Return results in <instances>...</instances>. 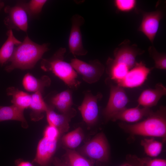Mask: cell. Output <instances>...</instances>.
Listing matches in <instances>:
<instances>
[{
  "label": "cell",
  "mask_w": 166,
  "mask_h": 166,
  "mask_svg": "<svg viewBox=\"0 0 166 166\" xmlns=\"http://www.w3.org/2000/svg\"><path fill=\"white\" fill-rule=\"evenodd\" d=\"M120 127L132 134L161 137L166 136V108L161 106L144 120L134 124L121 123Z\"/></svg>",
  "instance_id": "7a4b0ae2"
},
{
  "label": "cell",
  "mask_w": 166,
  "mask_h": 166,
  "mask_svg": "<svg viewBox=\"0 0 166 166\" xmlns=\"http://www.w3.org/2000/svg\"><path fill=\"white\" fill-rule=\"evenodd\" d=\"M60 134L57 128L48 125L44 131L43 137L51 140H57Z\"/></svg>",
  "instance_id": "4dcf8cb0"
},
{
  "label": "cell",
  "mask_w": 166,
  "mask_h": 166,
  "mask_svg": "<svg viewBox=\"0 0 166 166\" xmlns=\"http://www.w3.org/2000/svg\"><path fill=\"white\" fill-rule=\"evenodd\" d=\"M57 143V140H51L43 137L38 143L33 162L41 166H46L56 151Z\"/></svg>",
  "instance_id": "4fadbf2b"
},
{
  "label": "cell",
  "mask_w": 166,
  "mask_h": 166,
  "mask_svg": "<svg viewBox=\"0 0 166 166\" xmlns=\"http://www.w3.org/2000/svg\"><path fill=\"white\" fill-rule=\"evenodd\" d=\"M140 166H166V160L160 159L149 158L139 159Z\"/></svg>",
  "instance_id": "f546056e"
},
{
  "label": "cell",
  "mask_w": 166,
  "mask_h": 166,
  "mask_svg": "<svg viewBox=\"0 0 166 166\" xmlns=\"http://www.w3.org/2000/svg\"><path fill=\"white\" fill-rule=\"evenodd\" d=\"M49 45H39L33 41L27 35L23 41L15 47L13 54L8 62L10 64L5 68L10 72L15 69L22 70L33 68L44 53L49 50Z\"/></svg>",
  "instance_id": "6da1fadb"
},
{
  "label": "cell",
  "mask_w": 166,
  "mask_h": 166,
  "mask_svg": "<svg viewBox=\"0 0 166 166\" xmlns=\"http://www.w3.org/2000/svg\"><path fill=\"white\" fill-rule=\"evenodd\" d=\"M102 95L98 93L93 95L88 91L81 105L78 107L84 121L88 125H92L97 121L98 116V102L102 97Z\"/></svg>",
  "instance_id": "8fae6325"
},
{
  "label": "cell",
  "mask_w": 166,
  "mask_h": 166,
  "mask_svg": "<svg viewBox=\"0 0 166 166\" xmlns=\"http://www.w3.org/2000/svg\"><path fill=\"white\" fill-rule=\"evenodd\" d=\"M153 68L147 67L142 61L136 62L125 77L116 83L117 85L123 88H133L140 86L147 79Z\"/></svg>",
  "instance_id": "9c48e42d"
},
{
  "label": "cell",
  "mask_w": 166,
  "mask_h": 166,
  "mask_svg": "<svg viewBox=\"0 0 166 166\" xmlns=\"http://www.w3.org/2000/svg\"><path fill=\"white\" fill-rule=\"evenodd\" d=\"M110 92L107 104L103 111L107 121L111 120L117 113L126 108L129 100L123 87L109 83Z\"/></svg>",
  "instance_id": "8992f818"
},
{
  "label": "cell",
  "mask_w": 166,
  "mask_h": 166,
  "mask_svg": "<svg viewBox=\"0 0 166 166\" xmlns=\"http://www.w3.org/2000/svg\"><path fill=\"white\" fill-rule=\"evenodd\" d=\"M7 94L12 96V105L24 110L29 108L31 101V95L14 87H10L6 90Z\"/></svg>",
  "instance_id": "7402d4cb"
},
{
  "label": "cell",
  "mask_w": 166,
  "mask_h": 166,
  "mask_svg": "<svg viewBox=\"0 0 166 166\" xmlns=\"http://www.w3.org/2000/svg\"><path fill=\"white\" fill-rule=\"evenodd\" d=\"M84 137L81 128L78 127L64 136L62 140L64 145L72 149L77 148L80 144Z\"/></svg>",
  "instance_id": "cb8c5ba5"
},
{
  "label": "cell",
  "mask_w": 166,
  "mask_h": 166,
  "mask_svg": "<svg viewBox=\"0 0 166 166\" xmlns=\"http://www.w3.org/2000/svg\"><path fill=\"white\" fill-rule=\"evenodd\" d=\"M66 160L68 166H92L85 158L74 150L66 149Z\"/></svg>",
  "instance_id": "484cf974"
},
{
  "label": "cell",
  "mask_w": 166,
  "mask_h": 166,
  "mask_svg": "<svg viewBox=\"0 0 166 166\" xmlns=\"http://www.w3.org/2000/svg\"><path fill=\"white\" fill-rule=\"evenodd\" d=\"M113 2L117 10L123 13L132 11L136 8L137 4L136 0H115Z\"/></svg>",
  "instance_id": "f1b7e54d"
},
{
  "label": "cell",
  "mask_w": 166,
  "mask_h": 166,
  "mask_svg": "<svg viewBox=\"0 0 166 166\" xmlns=\"http://www.w3.org/2000/svg\"><path fill=\"white\" fill-rule=\"evenodd\" d=\"M65 48H60L50 58H42L41 68L46 72L51 71L69 88L76 89L80 85L77 74L70 63L64 60Z\"/></svg>",
  "instance_id": "3957f363"
},
{
  "label": "cell",
  "mask_w": 166,
  "mask_h": 166,
  "mask_svg": "<svg viewBox=\"0 0 166 166\" xmlns=\"http://www.w3.org/2000/svg\"><path fill=\"white\" fill-rule=\"evenodd\" d=\"M141 11L142 17L138 30L152 44L158 32L163 14L160 10L149 12Z\"/></svg>",
  "instance_id": "30bf717a"
},
{
  "label": "cell",
  "mask_w": 166,
  "mask_h": 166,
  "mask_svg": "<svg viewBox=\"0 0 166 166\" xmlns=\"http://www.w3.org/2000/svg\"><path fill=\"white\" fill-rule=\"evenodd\" d=\"M4 10L7 15L4 18V22L7 28L26 32L28 17L22 1H19L14 6H7Z\"/></svg>",
  "instance_id": "5b68a950"
},
{
  "label": "cell",
  "mask_w": 166,
  "mask_h": 166,
  "mask_svg": "<svg viewBox=\"0 0 166 166\" xmlns=\"http://www.w3.org/2000/svg\"><path fill=\"white\" fill-rule=\"evenodd\" d=\"M51 81L48 76H42L38 79L29 73H26L22 80V85L27 91L35 93L39 91L42 93L44 88L50 85Z\"/></svg>",
  "instance_id": "ac0fdd59"
},
{
  "label": "cell",
  "mask_w": 166,
  "mask_h": 166,
  "mask_svg": "<svg viewBox=\"0 0 166 166\" xmlns=\"http://www.w3.org/2000/svg\"><path fill=\"white\" fill-rule=\"evenodd\" d=\"M148 51L150 56L154 61L155 68L159 69H166V54L159 52L153 45L149 47Z\"/></svg>",
  "instance_id": "83f0119b"
},
{
  "label": "cell",
  "mask_w": 166,
  "mask_h": 166,
  "mask_svg": "<svg viewBox=\"0 0 166 166\" xmlns=\"http://www.w3.org/2000/svg\"><path fill=\"white\" fill-rule=\"evenodd\" d=\"M106 65V71L110 80L116 83L123 79L130 70L126 65L118 63L111 58H108Z\"/></svg>",
  "instance_id": "603a6c76"
},
{
  "label": "cell",
  "mask_w": 166,
  "mask_h": 166,
  "mask_svg": "<svg viewBox=\"0 0 166 166\" xmlns=\"http://www.w3.org/2000/svg\"><path fill=\"white\" fill-rule=\"evenodd\" d=\"M144 51L136 44H131L130 41L126 39L121 42L113 51L114 60L127 66L130 69L135 65L137 56L142 54Z\"/></svg>",
  "instance_id": "ba28073f"
},
{
  "label": "cell",
  "mask_w": 166,
  "mask_h": 166,
  "mask_svg": "<svg viewBox=\"0 0 166 166\" xmlns=\"http://www.w3.org/2000/svg\"><path fill=\"white\" fill-rule=\"evenodd\" d=\"M140 144L144 147L145 153L151 157H156L159 155L163 147L161 142L153 138L144 139L141 140Z\"/></svg>",
  "instance_id": "d4e9b609"
},
{
  "label": "cell",
  "mask_w": 166,
  "mask_h": 166,
  "mask_svg": "<svg viewBox=\"0 0 166 166\" xmlns=\"http://www.w3.org/2000/svg\"><path fill=\"white\" fill-rule=\"evenodd\" d=\"M24 111L13 105L9 106L0 105V122L17 121L21 122L23 128H26L28 125L24 117Z\"/></svg>",
  "instance_id": "d6986e66"
},
{
  "label": "cell",
  "mask_w": 166,
  "mask_h": 166,
  "mask_svg": "<svg viewBox=\"0 0 166 166\" xmlns=\"http://www.w3.org/2000/svg\"><path fill=\"white\" fill-rule=\"evenodd\" d=\"M15 164L17 166H34L30 162L21 160H16Z\"/></svg>",
  "instance_id": "1f68e13d"
},
{
  "label": "cell",
  "mask_w": 166,
  "mask_h": 166,
  "mask_svg": "<svg viewBox=\"0 0 166 166\" xmlns=\"http://www.w3.org/2000/svg\"><path fill=\"white\" fill-rule=\"evenodd\" d=\"M120 166H133L131 164H130L128 163H126L125 164H124Z\"/></svg>",
  "instance_id": "e575fe53"
},
{
  "label": "cell",
  "mask_w": 166,
  "mask_h": 166,
  "mask_svg": "<svg viewBox=\"0 0 166 166\" xmlns=\"http://www.w3.org/2000/svg\"><path fill=\"white\" fill-rule=\"evenodd\" d=\"M54 107L49 105L46 112V119L49 125L58 129L60 133L67 132L69 128V122L75 113L58 114L53 110Z\"/></svg>",
  "instance_id": "2e32d148"
},
{
  "label": "cell",
  "mask_w": 166,
  "mask_h": 166,
  "mask_svg": "<svg viewBox=\"0 0 166 166\" xmlns=\"http://www.w3.org/2000/svg\"><path fill=\"white\" fill-rule=\"evenodd\" d=\"M82 153L92 159L105 162L109 157V150L106 138L103 133L95 136L83 147Z\"/></svg>",
  "instance_id": "52a82bcc"
},
{
  "label": "cell",
  "mask_w": 166,
  "mask_h": 166,
  "mask_svg": "<svg viewBox=\"0 0 166 166\" xmlns=\"http://www.w3.org/2000/svg\"><path fill=\"white\" fill-rule=\"evenodd\" d=\"M5 6L4 2L1 0H0V11Z\"/></svg>",
  "instance_id": "836d02e7"
},
{
  "label": "cell",
  "mask_w": 166,
  "mask_h": 166,
  "mask_svg": "<svg viewBox=\"0 0 166 166\" xmlns=\"http://www.w3.org/2000/svg\"><path fill=\"white\" fill-rule=\"evenodd\" d=\"M152 112L150 108H140L138 105L134 108H125L115 115L111 120L116 121L120 120L129 122H136L144 117H148Z\"/></svg>",
  "instance_id": "9a60e30c"
},
{
  "label": "cell",
  "mask_w": 166,
  "mask_h": 166,
  "mask_svg": "<svg viewBox=\"0 0 166 166\" xmlns=\"http://www.w3.org/2000/svg\"><path fill=\"white\" fill-rule=\"evenodd\" d=\"M47 1L46 0H31L28 2L22 1V4L28 17L33 18L41 13Z\"/></svg>",
  "instance_id": "4316f807"
},
{
  "label": "cell",
  "mask_w": 166,
  "mask_h": 166,
  "mask_svg": "<svg viewBox=\"0 0 166 166\" xmlns=\"http://www.w3.org/2000/svg\"><path fill=\"white\" fill-rule=\"evenodd\" d=\"M7 38L0 49V65L2 66L8 62L12 57L15 47L22 42L14 36L12 30L9 29L6 33Z\"/></svg>",
  "instance_id": "44dd1931"
},
{
  "label": "cell",
  "mask_w": 166,
  "mask_h": 166,
  "mask_svg": "<svg viewBox=\"0 0 166 166\" xmlns=\"http://www.w3.org/2000/svg\"><path fill=\"white\" fill-rule=\"evenodd\" d=\"M72 26L69 38L68 45L71 53L75 56L86 55L87 51L83 47L81 26L85 20L78 14L74 15L71 18Z\"/></svg>",
  "instance_id": "7c38bea8"
},
{
  "label": "cell",
  "mask_w": 166,
  "mask_h": 166,
  "mask_svg": "<svg viewBox=\"0 0 166 166\" xmlns=\"http://www.w3.org/2000/svg\"><path fill=\"white\" fill-rule=\"evenodd\" d=\"M55 166H68L62 163L58 160H55L54 161Z\"/></svg>",
  "instance_id": "d6a6232c"
},
{
  "label": "cell",
  "mask_w": 166,
  "mask_h": 166,
  "mask_svg": "<svg viewBox=\"0 0 166 166\" xmlns=\"http://www.w3.org/2000/svg\"><path fill=\"white\" fill-rule=\"evenodd\" d=\"M73 69L82 77L83 80L89 84L98 81L103 74L104 65L98 60L87 63L77 58H73L70 63Z\"/></svg>",
  "instance_id": "277c9868"
},
{
  "label": "cell",
  "mask_w": 166,
  "mask_h": 166,
  "mask_svg": "<svg viewBox=\"0 0 166 166\" xmlns=\"http://www.w3.org/2000/svg\"><path fill=\"white\" fill-rule=\"evenodd\" d=\"M166 94V87L162 83H158L155 89H148L143 91L137 100L138 105L150 108L156 105L162 97Z\"/></svg>",
  "instance_id": "5bb4252c"
},
{
  "label": "cell",
  "mask_w": 166,
  "mask_h": 166,
  "mask_svg": "<svg viewBox=\"0 0 166 166\" xmlns=\"http://www.w3.org/2000/svg\"><path fill=\"white\" fill-rule=\"evenodd\" d=\"M42 92L39 91L34 93L31 95V101L29 108L31 110L30 114L31 119L38 121L43 117V113L46 111L49 105L45 102Z\"/></svg>",
  "instance_id": "ffe728a7"
},
{
  "label": "cell",
  "mask_w": 166,
  "mask_h": 166,
  "mask_svg": "<svg viewBox=\"0 0 166 166\" xmlns=\"http://www.w3.org/2000/svg\"><path fill=\"white\" fill-rule=\"evenodd\" d=\"M51 105L62 114L75 113V111L72 108L73 100L72 92L66 90L54 96L51 100Z\"/></svg>",
  "instance_id": "e0dca14e"
}]
</instances>
